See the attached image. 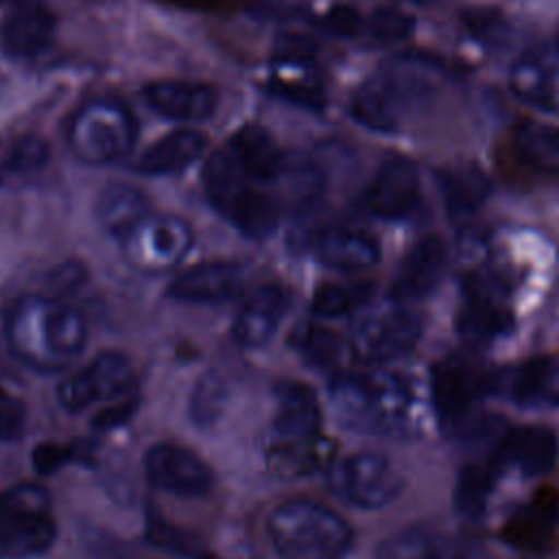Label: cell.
<instances>
[{
    "label": "cell",
    "instance_id": "cell-1",
    "mask_svg": "<svg viewBox=\"0 0 559 559\" xmlns=\"http://www.w3.org/2000/svg\"><path fill=\"white\" fill-rule=\"evenodd\" d=\"M4 330L11 352L37 371H61L87 341L83 314L52 295L20 297L9 310Z\"/></svg>",
    "mask_w": 559,
    "mask_h": 559
},
{
    "label": "cell",
    "instance_id": "cell-2",
    "mask_svg": "<svg viewBox=\"0 0 559 559\" xmlns=\"http://www.w3.org/2000/svg\"><path fill=\"white\" fill-rule=\"evenodd\" d=\"M336 419L354 432L404 439L415 430V395L395 373L371 369L341 373L330 382Z\"/></svg>",
    "mask_w": 559,
    "mask_h": 559
},
{
    "label": "cell",
    "instance_id": "cell-3",
    "mask_svg": "<svg viewBox=\"0 0 559 559\" xmlns=\"http://www.w3.org/2000/svg\"><path fill=\"white\" fill-rule=\"evenodd\" d=\"M266 531L280 559H345L354 542L352 526L338 513L306 498L275 507Z\"/></svg>",
    "mask_w": 559,
    "mask_h": 559
},
{
    "label": "cell",
    "instance_id": "cell-4",
    "mask_svg": "<svg viewBox=\"0 0 559 559\" xmlns=\"http://www.w3.org/2000/svg\"><path fill=\"white\" fill-rule=\"evenodd\" d=\"M269 461L286 474L310 472L323 459L321 406L314 391L297 380L275 384Z\"/></svg>",
    "mask_w": 559,
    "mask_h": 559
},
{
    "label": "cell",
    "instance_id": "cell-5",
    "mask_svg": "<svg viewBox=\"0 0 559 559\" xmlns=\"http://www.w3.org/2000/svg\"><path fill=\"white\" fill-rule=\"evenodd\" d=\"M251 181L229 151L212 153L203 166V190L210 205L245 238L262 240L275 231L280 214L273 199L255 190Z\"/></svg>",
    "mask_w": 559,
    "mask_h": 559
},
{
    "label": "cell",
    "instance_id": "cell-6",
    "mask_svg": "<svg viewBox=\"0 0 559 559\" xmlns=\"http://www.w3.org/2000/svg\"><path fill=\"white\" fill-rule=\"evenodd\" d=\"M138 138L131 109L116 98L85 103L68 124V144L76 159L100 166L124 157Z\"/></svg>",
    "mask_w": 559,
    "mask_h": 559
},
{
    "label": "cell",
    "instance_id": "cell-7",
    "mask_svg": "<svg viewBox=\"0 0 559 559\" xmlns=\"http://www.w3.org/2000/svg\"><path fill=\"white\" fill-rule=\"evenodd\" d=\"M57 537L50 496L37 483H20L0 493V559L44 555Z\"/></svg>",
    "mask_w": 559,
    "mask_h": 559
},
{
    "label": "cell",
    "instance_id": "cell-8",
    "mask_svg": "<svg viewBox=\"0 0 559 559\" xmlns=\"http://www.w3.org/2000/svg\"><path fill=\"white\" fill-rule=\"evenodd\" d=\"M421 336V319L397 304L362 306L354 317L349 347L367 365H380L406 356Z\"/></svg>",
    "mask_w": 559,
    "mask_h": 559
},
{
    "label": "cell",
    "instance_id": "cell-9",
    "mask_svg": "<svg viewBox=\"0 0 559 559\" xmlns=\"http://www.w3.org/2000/svg\"><path fill=\"white\" fill-rule=\"evenodd\" d=\"M127 264L144 275H162L177 269L194 242L188 221L173 214H148L120 240Z\"/></svg>",
    "mask_w": 559,
    "mask_h": 559
},
{
    "label": "cell",
    "instance_id": "cell-10",
    "mask_svg": "<svg viewBox=\"0 0 559 559\" xmlns=\"http://www.w3.org/2000/svg\"><path fill=\"white\" fill-rule=\"evenodd\" d=\"M328 487L352 507L382 509L400 496L404 478L382 454L356 452L330 465Z\"/></svg>",
    "mask_w": 559,
    "mask_h": 559
},
{
    "label": "cell",
    "instance_id": "cell-11",
    "mask_svg": "<svg viewBox=\"0 0 559 559\" xmlns=\"http://www.w3.org/2000/svg\"><path fill=\"white\" fill-rule=\"evenodd\" d=\"M133 380V367L124 354L100 352L92 362L59 384L57 397L63 408L79 413L92 404L116 402L129 395Z\"/></svg>",
    "mask_w": 559,
    "mask_h": 559
},
{
    "label": "cell",
    "instance_id": "cell-12",
    "mask_svg": "<svg viewBox=\"0 0 559 559\" xmlns=\"http://www.w3.org/2000/svg\"><path fill=\"white\" fill-rule=\"evenodd\" d=\"M411 79L402 72L382 70L367 79L349 100L352 118L378 133H393L404 116V109L411 103Z\"/></svg>",
    "mask_w": 559,
    "mask_h": 559
},
{
    "label": "cell",
    "instance_id": "cell-13",
    "mask_svg": "<svg viewBox=\"0 0 559 559\" xmlns=\"http://www.w3.org/2000/svg\"><path fill=\"white\" fill-rule=\"evenodd\" d=\"M148 480L179 498H201L214 485L210 465L192 450L177 443H155L144 454Z\"/></svg>",
    "mask_w": 559,
    "mask_h": 559
},
{
    "label": "cell",
    "instance_id": "cell-14",
    "mask_svg": "<svg viewBox=\"0 0 559 559\" xmlns=\"http://www.w3.org/2000/svg\"><path fill=\"white\" fill-rule=\"evenodd\" d=\"M419 203V173L406 157L386 159L360 197L367 214L384 221H400L408 216Z\"/></svg>",
    "mask_w": 559,
    "mask_h": 559
},
{
    "label": "cell",
    "instance_id": "cell-15",
    "mask_svg": "<svg viewBox=\"0 0 559 559\" xmlns=\"http://www.w3.org/2000/svg\"><path fill=\"white\" fill-rule=\"evenodd\" d=\"M432 402L443 419H459L480 395L496 391V376L465 358H445L432 367Z\"/></svg>",
    "mask_w": 559,
    "mask_h": 559
},
{
    "label": "cell",
    "instance_id": "cell-16",
    "mask_svg": "<svg viewBox=\"0 0 559 559\" xmlns=\"http://www.w3.org/2000/svg\"><path fill=\"white\" fill-rule=\"evenodd\" d=\"M55 28L57 20L46 0H11L0 26V41L7 55L35 59L50 46Z\"/></svg>",
    "mask_w": 559,
    "mask_h": 559
},
{
    "label": "cell",
    "instance_id": "cell-17",
    "mask_svg": "<svg viewBox=\"0 0 559 559\" xmlns=\"http://www.w3.org/2000/svg\"><path fill=\"white\" fill-rule=\"evenodd\" d=\"M559 456V439L546 426H518L498 441L489 465L496 474L504 465H515L524 476H542L552 469Z\"/></svg>",
    "mask_w": 559,
    "mask_h": 559
},
{
    "label": "cell",
    "instance_id": "cell-18",
    "mask_svg": "<svg viewBox=\"0 0 559 559\" xmlns=\"http://www.w3.org/2000/svg\"><path fill=\"white\" fill-rule=\"evenodd\" d=\"M559 522V491L550 485L539 487L528 504L518 509L500 528V539L515 548L537 552L550 546Z\"/></svg>",
    "mask_w": 559,
    "mask_h": 559
},
{
    "label": "cell",
    "instance_id": "cell-19",
    "mask_svg": "<svg viewBox=\"0 0 559 559\" xmlns=\"http://www.w3.org/2000/svg\"><path fill=\"white\" fill-rule=\"evenodd\" d=\"M146 105L177 122H201L218 109V92L207 83L162 79L142 87Z\"/></svg>",
    "mask_w": 559,
    "mask_h": 559
},
{
    "label": "cell",
    "instance_id": "cell-20",
    "mask_svg": "<svg viewBox=\"0 0 559 559\" xmlns=\"http://www.w3.org/2000/svg\"><path fill=\"white\" fill-rule=\"evenodd\" d=\"M445 264L448 247L439 236H426L417 240L395 273L391 297L404 304L430 295L439 286L445 273Z\"/></svg>",
    "mask_w": 559,
    "mask_h": 559
},
{
    "label": "cell",
    "instance_id": "cell-21",
    "mask_svg": "<svg viewBox=\"0 0 559 559\" xmlns=\"http://www.w3.org/2000/svg\"><path fill=\"white\" fill-rule=\"evenodd\" d=\"M288 310V295L282 286L262 284L240 306L234 317L231 334L247 349L264 347L277 332Z\"/></svg>",
    "mask_w": 559,
    "mask_h": 559
},
{
    "label": "cell",
    "instance_id": "cell-22",
    "mask_svg": "<svg viewBox=\"0 0 559 559\" xmlns=\"http://www.w3.org/2000/svg\"><path fill=\"white\" fill-rule=\"evenodd\" d=\"M314 258L336 271L356 273L367 271L380 260V245L378 240L356 227H323L312 238Z\"/></svg>",
    "mask_w": 559,
    "mask_h": 559
},
{
    "label": "cell",
    "instance_id": "cell-23",
    "mask_svg": "<svg viewBox=\"0 0 559 559\" xmlns=\"http://www.w3.org/2000/svg\"><path fill=\"white\" fill-rule=\"evenodd\" d=\"M242 288V271L229 262H203L179 273L168 297L183 304H221L234 299Z\"/></svg>",
    "mask_w": 559,
    "mask_h": 559
},
{
    "label": "cell",
    "instance_id": "cell-24",
    "mask_svg": "<svg viewBox=\"0 0 559 559\" xmlns=\"http://www.w3.org/2000/svg\"><path fill=\"white\" fill-rule=\"evenodd\" d=\"M227 151L253 181L271 183L284 177L286 162L280 146L273 135L255 122L236 129L227 142Z\"/></svg>",
    "mask_w": 559,
    "mask_h": 559
},
{
    "label": "cell",
    "instance_id": "cell-25",
    "mask_svg": "<svg viewBox=\"0 0 559 559\" xmlns=\"http://www.w3.org/2000/svg\"><path fill=\"white\" fill-rule=\"evenodd\" d=\"M496 389L522 406H559V360L533 358L496 376Z\"/></svg>",
    "mask_w": 559,
    "mask_h": 559
},
{
    "label": "cell",
    "instance_id": "cell-26",
    "mask_svg": "<svg viewBox=\"0 0 559 559\" xmlns=\"http://www.w3.org/2000/svg\"><path fill=\"white\" fill-rule=\"evenodd\" d=\"M439 192L452 221L474 216L491 194L489 177L476 164H454L437 173Z\"/></svg>",
    "mask_w": 559,
    "mask_h": 559
},
{
    "label": "cell",
    "instance_id": "cell-27",
    "mask_svg": "<svg viewBox=\"0 0 559 559\" xmlns=\"http://www.w3.org/2000/svg\"><path fill=\"white\" fill-rule=\"evenodd\" d=\"M205 151V135L197 129H177L153 142L140 157L144 175H175L188 168Z\"/></svg>",
    "mask_w": 559,
    "mask_h": 559
},
{
    "label": "cell",
    "instance_id": "cell-28",
    "mask_svg": "<svg viewBox=\"0 0 559 559\" xmlns=\"http://www.w3.org/2000/svg\"><path fill=\"white\" fill-rule=\"evenodd\" d=\"M148 214L146 197L129 183H109L96 199V221L116 240L129 234Z\"/></svg>",
    "mask_w": 559,
    "mask_h": 559
},
{
    "label": "cell",
    "instance_id": "cell-29",
    "mask_svg": "<svg viewBox=\"0 0 559 559\" xmlns=\"http://www.w3.org/2000/svg\"><path fill=\"white\" fill-rule=\"evenodd\" d=\"M456 328L463 338L485 343L504 334L511 328V312L500 306L489 293L476 290L461 308Z\"/></svg>",
    "mask_w": 559,
    "mask_h": 559
},
{
    "label": "cell",
    "instance_id": "cell-30",
    "mask_svg": "<svg viewBox=\"0 0 559 559\" xmlns=\"http://www.w3.org/2000/svg\"><path fill=\"white\" fill-rule=\"evenodd\" d=\"M511 90L520 100L546 111H552L559 103L552 66L539 55H526L513 66Z\"/></svg>",
    "mask_w": 559,
    "mask_h": 559
},
{
    "label": "cell",
    "instance_id": "cell-31",
    "mask_svg": "<svg viewBox=\"0 0 559 559\" xmlns=\"http://www.w3.org/2000/svg\"><path fill=\"white\" fill-rule=\"evenodd\" d=\"M445 539L421 528L411 526L386 537L378 550L376 559H443Z\"/></svg>",
    "mask_w": 559,
    "mask_h": 559
},
{
    "label": "cell",
    "instance_id": "cell-32",
    "mask_svg": "<svg viewBox=\"0 0 559 559\" xmlns=\"http://www.w3.org/2000/svg\"><path fill=\"white\" fill-rule=\"evenodd\" d=\"M496 478V469L487 465H476L469 463L465 465L459 476H456V487H454V509L459 515L476 520L487 504V498L491 493Z\"/></svg>",
    "mask_w": 559,
    "mask_h": 559
},
{
    "label": "cell",
    "instance_id": "cell-33",
    "mask_svg": "<svg viewBox=\"0 0 559 559\" xmlns=\"http://www.w3.org/2000/svg\"><path fill=\"white\" fill-rule=\"evenodd\" d=\"M227 395H229V389H227V382L223 376H218L214 371L201 376L190 395V404H188L190 419L199 428H207V426L216 424L225 411Z\"/></svg>",
    "mask_w": 559,
    "mask_h": 559
},
{
    "label": "cell",
    "instance_id": "cell-34",
    "mask_svg": "<svg viewBox=\"0 0 559 559\" xmlns=\"http://www.w3.org/2000/svg\"><path fill=\"white\" fill-rule=\"evenodd\" d=\"M522 157L539 168H559V127L526 122L518 131Z\"/></svg>",
    "mask_w": 559,
    "mask_h": 559
},
{
    "label": "cell",
    "instance_id": "cell-35",
    "mask_svg": "<svg viewBox=\"0 0 559 559\" xmlns=\"http://www.w3.org/2000/svg\"><path fill=\"white\" fill-rule=\"evenodd\" d=\"M371 295V284H321L312 295V312L319 317H341L362 308Z\"/></svg>",
    "mask_w": 559,
    "mask_h": 559
},
{
    "label": "cell",
    "instance_id": "cell-36",
    "mask_svg": "<svg viewBox=\"0 0 559 559\" xmlns=\"http://www.w3.org/2000/svg\"><path fill=\"white\" fill-rule=\"evenodd\" d=\"M293 347L301 354L306 362L319 369H328L338 360L341 341L334 332L321 325L304 323L293 334Z\"/></svg>",
    "mask_w": 559,
    "mask_h": 559
},
{
    "label": "cell",
    "instance_id": "cell-37",
    "mask_svg": "<svg viewBox=\"0 0 559 559\" xmlns=\"http://www.w3.org/2000/svg\"><path fill=\"white\" fill-rule=\"evenodd\" d=\"M461 24L472 39L487 48L504 46L511 37V24L507 15L491 7H474L461 11Z\"/></svg>",
    "mask_w": 559,
    "mask_h": 559
},
{
    "label": "cell",
    "instance_id": "cell-38",
    "mask_svg": "<svg viewBox=\"0 0 559 559\" xmlns=\"http://www.w3.org/2000/svg\"><path fill=\"white\" fill-rule=\"evenodd\" d=\"M413 28H415V20L408 13L393 7L376 9L365 22V31L369 33V37L384 44L406 39L413 33Z\"/></svg>",
    "mask_w": 559,
    "mask_h": 559
},
{
    "label": "cell",
    "instance_id": "cell-39",
    "mask_svg": "<svg viewBox=\"0 0 559 559\" xmlns=\"http://www.w3.org/2000/svg\"><path fill=\"white\" fill-rule=\"evenodd\" d=\"M48 155L50 148L46 140L37 135H24L9 146L4 155V168L15 175H31L48 162Z\"/></svg>",
    "mask_w": 559,
    "mask_h": 559
},
{
    "label": "cell",
    "instance_id": "cell-40",
    "mask_svg": "<svg viewBox=\"0 0 559 559\" xmlns=\"http://www.w3.org/2000/svg\"><path fill=\"white\" fill-rule=\"evenodd\" d=\"M314 55L317 44L301 33H280L273 44V61L280 66H306Z\"/></svg>",
    "mask_w": 559,
    "mask_h": 559
},
{
    "label": "cell",
    "instance_id": "cell-41",
    "mask_svg": "<svg viewBox=\"0 0 559 559\" xmlns=\"http://www.w3.org/2000/svg\"><path fill=\"white\" fill-rule=\"evenodd\" d=\"M146 539H151L155 546L173 550V552H190L194 548V537L186 531L173 526L159 513H148L146 518Z\"/></svg>",
    "mask_w": 559,
    "mask_h": 559
},
{
    "label": "cell",
    "instance_id": "cell-42",
    "mask_svg": "<svg viewBox=\"0 0 559 559\" xmlns=\"http://www.w3.org/2000/svg\"><path fill=\"white\" fill-rule=\"evenodd\" d=\"M321 26L325 33L334 35V37H356L362 28H365V20L362 15L352 7V4H334L330 7L323 17H321Z\"/></svg>",
    "mask_w": 559,
    "mask_h": 559
},
{
    "label": "cell",
    "instance_id": "cell-43",
    "mask_svg": "<svg viewBox=\"0 0 559 559\" xmlns=\"http://www.w3.org/2000/svg\"><path fill=\"white\" fill-rule=\"evenodd\" d=\"M269 92H273L275 96H280L288 103H295V105H301L308 109H321L325 103L323 90L312 83H293V81L275 79L269 83Z\"/></svg>",
    "mask_w": 559,
    "mask_h": 559
},
{
    "label": "cell",
    "instance_id": "cell-44",
    "mask_svg": "<svg viewBox=\"0 0 559 559\" xmlns=\"http://www.w3.org/2000/svg\"><path fill=\"white\" fill-rule=\"evenodd\" d=\"M26 424V404L0 386V441L22 437Z\"/></svg>",
    "mask_w": 559,
    "mask_h": 559
},
{
    "label": "cell",
    "instance_id": "cell-45",
    "mask_svg": "<svg viewBox=\"0 0 559 559\" xmlns=\"http://www.w3.org/2000/svg\"><path fill=\"white\" fill-rule=\"evenodd\" d=\"M135 408H138V400H135V397H131V395H124V397L116 400L111 406L103 408V411L94 417V421H92V424H94L98 430L116 428V426H120V424L129 421V419L133 417Z\"/></svg>",
    "mask_w": 559,
    "mask_h": 559
},
{
    "label": "cell",
    "instance_id": "cell-46",
    "mask_svg": "<svg viewBox=\"0 0 559 559\" xmlns=\"http://www.w3.org/2000/svg\"><path fill=\"white\" fill-rule=\"evenodd\" d=\"M70 461V448L55 445V443H39L33 452V465L39 474H52L61 465Z\"/></svg>",
    "mask_w": 559,
    "mask_h": 559
},
{
    "label": "cell",
    "instance_id": "cell-47",
    "mask_svg": "<svg viewBox=\"0 0 559 559\" xmlns=\"http://www.w3.org/2000/svg\"><path fill=\"white\" fill-rule=\"evenodd\" d=\"M197 559H218V557H214V555H210V552H199Z\"/></svg>",
    "mask_w": 559,
    "mask_h": 559
},
{
    "label": "cell",
    "instance_id": "cell-48",
    "mask_svg": "<svg viewBox=\"0 0 559 559\" xmlns=\"http://www.w3.org/2000/svg\"><path fill=\"white\" fill-rule=\"evenodd\" d=\"M413 2H417V4H435L439 0H413Z\"/></svg>",
    "mask_w": 559,
    "mask_h": 559
},
{
    "label": "cell",
    "instance_id": "cell-49",
    "mask_svg": "<svg viewBox=\"0 0 559 559\" xmlns=\"http://www.w3.org/2000/svg\"><path fill=\"white\" fill-rule=\"evenodd\" d=\"M557 44H559V28H557Z\"/></svg>",
    "mask_w": 559,
    "mask_h": 559
}]
</instances>
